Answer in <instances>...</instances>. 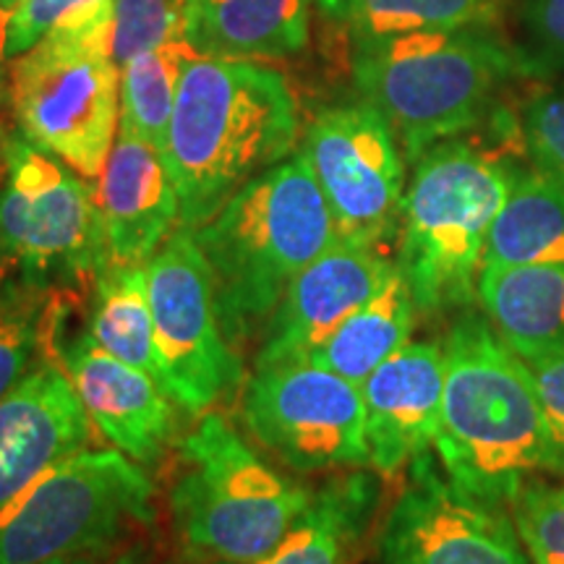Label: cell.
<instances>
[{
	"label": "cell",
	"mask_w": 564,
	"mask_h": 564,
	"mask_svg": "<svg viewBox=\"0 0 564 564\" xmlns=\"http://www.w3.org/2000/svg\"><path fill=\"white\" fill-rule=\"evenodd\" d=\"M295 141L299 105L278 68L194 53L162 150L183 228L207 223L243 183L291 158Z\"/></svg>",
	"instance_id": "obj_1"
},
{
	"label": "cell",
	"mask_w": 564,
	"mask_h": 564,
	"mask_svg": "<svg viewBox=\"0 0 564 564\" xmlns=\"http://www.w3.org/2000/svg\"><path fill=\"white\" fill-rule=\"evenodd\" d=\"M444 394L434 449L460 489L512 505L546 474V429L531 371L486 316L465 314L442 343Z\"/></svg>",
	"instance_id": "obj_2"
},
{
	"label": "cell",
	"mask_w": 564,
	"mask_h": 564,
	"mask_svg": "<svg viewBox=\"0 0 564 564\" xmlns=\"http://www.w3.org/2000/svg\"><path fill=\"white\" fill-rule=\"evenodd\" d=\"M194 236L232 343L270 319L299 272L337 243L333 212L301 152L243 183Z\"/></svg>",
	"instance_id": "obj_3"
},
{
	"label": "cell",
	"mask_w": 564,
	"mask_h": 564,
	"mask_svg": "<svg viewBox=\"0 0 564 564\" xmlns=\"http://www.w3.org/2000/svg\"><path fill=\"white\" fill-rule=\"evenodd\" d=\"M413 162L394 264L421 314L465 308L478 299L491 225L518 171L460 139L440 141Z\"/></svg>",
	"instance_id": "obj_4"
},
{
	"label": "cell",
	"mask_w": 564,
	"mask_h": 564,
	"mask_svg": "<svg viewBox=\"0 0 564 564\" xmlns=\"http://www.w3.org/2000/svg\"><path fill=\"white\" fill-rule=\"evenodd\" d=\"M512 70L489 24L352 45L358 95L382 112L408 160L474 129Z\"/></svg>",
	"instance_id": "obj_5"
},
{
	"label": "cell",
	"mask_w": 564,
	"mask_h": 564,
	"mask_svg": "<svg viewBox=\"0 0 564 564\" xmlns=\"http://www.w3.org/2000/svg\"><path fill=\"white\" fill-rule=\"evenodd\" d=\"M312 491L267 465L220 413H204L181 442L171 491L183 546L209 564H241L270 552Z\"/></svg>",
	"instance_id": "obj_6"
},
{
	"label": "cell",
	"mask_w": 564,
	"mask_h": 564,
	"mask_svg": "<svg viewBox=\"0 0 564 564\" xmlns=\"http://www.w3.org/2000/svg\"><path fill=\"white\" fill-rule=\"evenodd\" d=\"M112 6L55 26L11 61V108L40 150L97 178L121 126V68L110 55Z\"/></svg>",
	"instance_id": "obj_7"
},
{
	"label": "cell",
	"mask_w": 564,
	"mask_h": 564,
	"mask_svg": "<svg viewBox=\"0 0 564 564\" xmlns=\"http://www.w3.org/2000/svg\"><path fill=\"white\" fill-rule=\"evenodd\" d=\"M152 514V481L110 449H79L0 507V564H45L100 552Z\"/></svg>",
	"instance_id": "obj_8"
},
{
	"label": "cell",
	"mask_w": 564,
	"mask_h": 564,
	"mask_svg": "<svg viewBox=\"0 0 564 564\" xmlns=\"http://www.w3.org/2000/svg\"><path fill=\"white\" fill-rule=\"evenodd\" d=\"M0 246L34 285L95 280L110 264L95 188L30 139H6Z\"/></svg>",
	"instance_id": "obj_9"
},
{
	"label": "cell",
	"mask_w": 564,
	"mask_h": 564,
	"mask_svg": "<svg viewBox=\"0 0 564 564\" xmlns=\"http://www.w3.org/2000/svg\"><path fill=\"white\" fill-rule=\"evenodd\" d=\"M160 379L175 405L199 415L241 382L209 262L194 230L178 225L147 262Z\"/></svg>",
	"instance_id": "obj_10"
},
{
	"label": "cell",
	"mask_w": 564,
	"mask_h": 564,
	"mask_svg": "<svg viewBox=\"0 0 564 564\" xmlns=\"http://www.w3.org/2000/svg\"><path fill=\"white\" fill-rule=\"evenodd\" d=\"M243 421L267 453L299 474L369 463L361 384L312 361L253 371Z\"/></svg>",
	"instance_id": "obj_11"
},
{
	"label": "cell",
	"mask_w": 564,
	"mask_h": 564,
	"mask_svg": "<svg viewBox=\"0 0 564 564\" xmlns=\"http://www.w3.org/2000/svg\"><path fill=\"white\" fill-rule=\"evenodd\" d=\"M301 154L333 212L337 241L379 249L398 236L405 160L382 112L369 102L322 110Z\"/></svg>",
	"instance_id": "obj_12"
},
{
	"label": "cell",
	"mask_w": 564,
	"mask_h": 564,
	"mask_svg": "<svg viewBox=\"0 0 564 564\" xmlns=\"http://www.w3.org/2000/svg\"><path fill=\"white\" fill-rule=\"evenodd\" d=\"M379 564H531L510 507L465 491L429 457L392 505Z\"/></svg>",
	"instance_id": "obj_13"
},
{
	"label": "cell",
	"mask_w": 564,
	"mask_h": 564,
	"mask_svg": "<svg viewBox=\"0 0 564 564\" xmlns=\"http://www.w3.org/2000/svg\"><path fill=\"white\" fill-rule=\"evenodd\" d=\"M392 267L379 249L343 241L329 246L299 272L270 314L257 369L308 361L382 288Z\"/></svg>",
	"instance_id": "obj_14"
},
{
	"label": "cell",
	"mask_w": 564,
	"mask_h": 564,
	"mask_svg": "<svg viewBox=\"0 0 564 564\" xmlns=\"http://www.w3.org/2000/svg\"><path fill=\"white\" fill-rule=\"evenodd\" d=\"M91 421L63 364H40L0 398V507L42 470L79 453Z\"/></svg>",
	"instance_id": "obj_15"
},
{
	"label": "cell",
	"mask_w": 564,
	"mask_h": 564,
	"mask_svg": "<svg viewBox=\"0 0 564 564\" xmlns=\"http://www.w3.org/2000/svg\"><path fill=\"white\" fill-rule=\"evenodd\" d=\"M369 465L394 476L434 447L444 394V348L408 343L361 384Z\"/></svg>",
	"instance_id": "obj_16"
},
{
	"label": "cell",
	"mask_w": 564,
	"mask_h": 564,
	"mask_svg": "<svg viewBox=\"0 0 564 564\" xmlns=\"http://www.w3.org/2000/svg\"><path fill=\"white\" fill-rule=\"evenodd\" d=\"M91 426L133 463H152L173 434V398L152 373L110 356L84 335L63 356Z\"/></svg>",
	"instance_id": "obj_17"
},
{
	"label": "cell",
	"mask_w": 564,
	"mask_h": 564,
	"mask_svg": "<svg viewBox=\"0 0 564 564\" xmlns=\"http://www.w3.org/2000/svg\"><path fill=\"white\" fill-rule=\"evenodd\" d=\"M110 264H147L181 225V204L165 158L147 141L118 133L97 175Z\"/></svg>",
	"instance_id": "obj_18"
},
{
	"label": "cell",
	"mask_w": 564,
	"mask_h": 564,
	"mask_svg": "<svg viewBox=\"0 0 564 564\" xmlns=\"http://www.w3.org/2000/svg\"><path fill=\"white\" fill-rule=\"evenodd\" d=\"M314 0H183V40L209 58H291L312 37Z\"/></svg>",
	"instance_id": "obj_19"
},
{
	"label": "cell",
	"mask_w": 564,
	"mask_h": 564,
	"mask_svg": "<svg viewBox=\"0 0 564 564\" xmlns=\"http://www.w3.org/2000/svg\"><path fill=\"white\" fill-rule=\"evenodd\" d=\"M478 303L523 361L564 348V264L484 267Z\"/></svg>",
	"instance_id": "obj_20"
},
{
	"label": "cell",
	"mask_w": 564,
	"mask_h": 564,
	"mask_svg": "<svg viewBox=\"0 0 564 564\" xmlns=\"http://www.w3.org/2000/svg\"><path fill=\"white\" fill-rule=\"evenodd\" d=\"M377 505V486L366 474L333 478L293 520L270 552L241 564H350Z\"/></svg>",
	"instance_id": "obj_21"
},
{
	"label": "cell",
	"mask_w": 564,
	"mask_h": 564,
	"mask_svg": "<svg viewBox=\"0 0 564 564\" xmlns=\"http://www.w3.org/2000/svg\"><path fill=\"white\" fill-rule=\"evenodd\" d=\"M415 312L408 280L394 264L382 288L308 361L340 373L352 384H364L387 358L411 343Z\"/></svg>",
	"instance_id": "obj_22"
},
{
	"label": "cell",
	"mask_w": 564,
	"mask_h": 564,
	"mask_svg": "<svg viewBox=\"0 0 564 564\" xmlns=\"http://www.w3.org/2000/svg\"><path fill=\"white\" fill-rule=\"evenodd\" d=\"M531 264H564V192L535 167L514 175L484 257V267Z\"/></svg>",
	"instance_id": "obj_23"
},
{
	"label": "cell",
	"mask_w": 564,
	"mask_h": 564,
	"mask_svg": "<svg viewBox=\"0 0 564 564\" xmlns=\"http://www.w3.org/2000/svg\"><path fill=\"white\" fill-rule=\"evenodd\" d=\"M87 335L110 356L160 379L147 264H108L95 278Z\"/></svg>",
	"instance_id": "obj_24"
},
{
	"label": "cell",
	"mask_w": 564,
	"mask_h": 564,
	"mask_svg": "<svg viewBox=\"0 0 564 564\" xmlns=\"http://www.w3.org/2000/svg\"><path fill=\"white\" fill-rule=\"evenodd\" d=\"M194 51L183 37L133 55L121 66V126L118 133L165 150L181 76Z\"/></svg>",
	"instance_id": "obj_25"
},
{
	"label": "cell",
	"mask_w": 564,
	"mask_h": 564,
	"mask_svg": "<svg viewBox=\"0 0 564 564\" xmlns=\"http://www.w3.org/2000/svg\"><path fill=\"white\" fill-rule=\"evenodd\" d=\"M352 45L491 24L499 0H337Z\"/></svg>",
	"instance_id": "obj_26"
},
{
	"label": "cell",
	"mask_w": 564,
	"mask_h": 564,
	"mask_svg": "<svg viewBox=\"0 0 564 564\" xmlns=\"http://www.w3.org/2000/svg\"><path fill=\"white\" fill-rule=\"evenodd\" d=\"M61 308L53 288L24 280L0 295V398L11 392L34 366V352L51 335Z\"/></svg>",
	"instance_id": "obj_27"
},
{
	"label": "cell",
	"mask_w": 564,
	"mask_h": 564,
	"mask_svg": "<svg viewBox=\"0 0 564 564\" xmlns=\"http://www.w3.org/2000/svg\"><path fill=\"white\" fill-rule=\"evenodd\" d=\"M510 512L531 564H564V478L531 481L512 499Z\"/></svg>",
	"instance_id": "obj_28"
},
{
	"label": "cell",
	"mask_w": 564,
	"mask_h": 564,
	"mask_svg": "<svg viewBox=\"0 0 564 564\" xmlns=\"http://www.w3.org/2000/svg\"><path fill=\"white\" fill-rule=\"evenodd\" d=\"M173 37H183V0H112L110 55L118 68Z\"/></svg>",
	"instance_id": "obj_29"
},
{
	"label": "cell",
	"mask_w": 564,
	"mask_h": 564,
	"mask_svg": "<svg viewBox=\"0 0 564 564\" xmlns=\"http://www.w3.org/2000/svg\"><path fill=\"white\" fill-rule=\"evenodd\" d=\"M520 137L535 171L564 192V87L539 91L525 102Z\"/></svg>",
	"instance_id": "obj_30"
},
{
	"label": "cell",
	"mask_w": 564,
	"mask_h": 564,
	"mask_svg": "<svg viewBox=\"0 0 564 564\" xmlns=\"http://www.w3.org/2000/svg\"><path fill=\"white\" fill-rule=\"evenodd\" d=\"M110 6L112 0H21L13 9L9 26V58L13 61L32 51L55 26L82 21Z\"/></svg>",
	"instance_id": "obj_31"
},
{
	"label": "cell",
	"mask_w": 564,
	"mask_h": 564,
	"mask_svg": "<svg viewBox=\"0 0 564 564\" xmlns=\"http://www.w3.org/2000/svg\"><path fill=\"white\" fill-rule=\"evenodd\" d=\"M523 364L531 371L533 390L544 413L546 474L564 478V348Z\"/></svg>",
	"instance_id": "obj_32"
},
{
	"label": "cell",
	"mask_w": 564,
	"mask_h": 564,
	"mask_svg": "<svg viewBox=\"0 0 564 564\" xmlns=\"http://www.w3.org/2000/svg\"><path fill=\"white\" fill-rule=\"evenodd\" d=\"M520 30L533 66L564 70V0H520Z\"/></svg>",
	"instance_id": "obj_33"
},
{
	"label": "cell",
	"mask_w": 564,
	"mask_h": 564,
	"mask_svg": "<svg viewBox=\"0 0 564 564\" xmlns=\"http://www.w3.org/2000/svg\"><path fill=\"white\" fill-rule=\"evenodd\" d=\"M13 17V6L0 0V105L11 97V58H9V26Z\"/></svg>",
	"instance_id": "obj_34"
},
{
	"label": "cell",
	"mask_w": 564,
	"mask_h": 564,
	"mask_svg": "<svg viewBox=\"0 0 564 564\" xmlns=\"http://www.w3.org/2000/svg\"><path fill=\"white\" fill-rule=\"evenodd\" d=\"M112 564H171V562H150L147 556H141V554H123L121 560H116Z\"/></svg>",
	"instance_id": "obj_35"
},
{
	"label": "cell",
	"mask_w": 564,
	"mask_h": 564,
	"mask_svg": "<svg viewBox=\"0 0 564 564\" xmlns=\"http://www.w3.org/2000/svg\"><path fill=\"white\" fill-rule=\"evenodd\" d=\"M45 564H95V560H91L89 554H79V556H63V560H53Z\"/></svg>",
	"instance_id": "obj_36"
},
{
	"label": "cell",
	"mask_w": 564,
	"mask_h": 564,
	"mask_svg": "<svg viewBox=\"0 0 564 564\" xmlns=\"http://www.w3.org/2000/svg\"><path fill=\"white\" fill-rule=\"evenodd\" d=\"M11 267H13V262L9 259V253H6L3 246H0V274H9Z\"/></svg>",
	"instance_id": "obj_37"
},
{
	"label": "cell",
	"mask_w": 564,
	"mask_h": 564,
	"mask_svg": "<svg viewBox=\"0 0 564 564\" xmlns=\"http://www.w3.org/2000/svg\"><path fill=\"white\" fill-rule=\"evenodd\" d=\"M6 288H9V285H6V274H0V295L6 293Z\"/></svg>",
	"instance_id": "obj_38"
},
{
	"label": "cell",
	"mask_w": 564,
	"mask_h": 564,
	"mask_svg": "<svg viewBox=\"0 0 564 564\" xmlns=\"http://www.w3.org/2000/svg\"><path fill=\"white\" fill-rule=\"evenodd\" d=\"M3 3H9V6H13V9H17V6L21 3V0H3Z\"/></svg>",
	"instance_id": "obj_39"
}]
</instances>
